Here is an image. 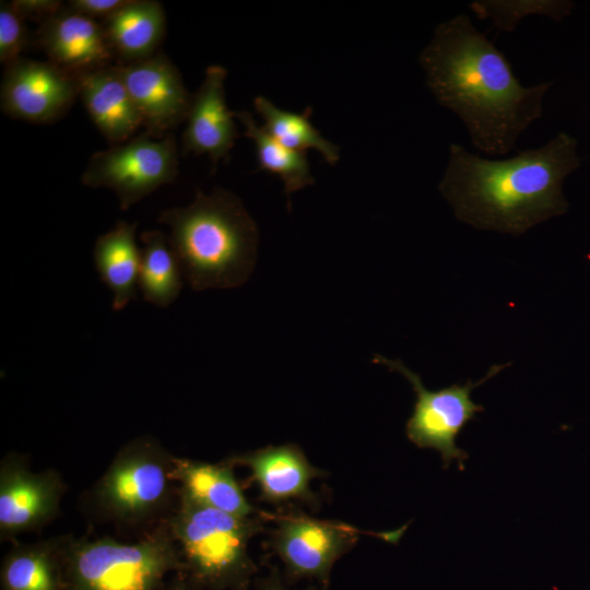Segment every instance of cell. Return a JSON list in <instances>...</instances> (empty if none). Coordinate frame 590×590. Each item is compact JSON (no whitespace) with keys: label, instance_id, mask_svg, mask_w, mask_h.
Segmentation results:
<instances>
[{"label":"cell","instance_id":"6da1fadb","mask_svg":"<svg viewBox=\"0 0 590 590\" xmlns=\"http://www.w3.org/2000/svg\"><path fill=\"white\" fill-rule=\"evenodd\" d=\"M418 62L435 101L459 117L476 150L492 156L512 151L542 117L552 86H523L506 56L467 14L439 23Z\"/></svg>","mask_w":590,"mask_h":590},{"label":"cell","instance_id":"7a4b0ae2","mask_svg":"<svg viewBox=\"0 0 590 590\" xmlns=\"http://www.w3.org/2000/svg\"><path fill=\"white\" fill-rule=\"evenodd\" d=\"M577 148L576 138L564 131L505 160L485 158L451 143L438 189L459 221L519 236L567 212L563 185L581 164Z\"/></svg>","mask_w":590,"mask_h":590},{"label":"cell","instance_id":"3957f363","mask_svg":"<svg viewBox=\"0 0 590 590\" xmlns=\"http://www.w3.org/2000/svg\"><path fill=\"white\" fill-rule=\"evenodd\" d=\"M157 221L168 226V241L194 291L240 286L250 276L258 228L233 192L214 188L204 193L197 188L189 205L166 209Z\"/></svg>","mask_w":590,"mask_h":590},{"label":"cell","instance_id":"277c9868","mask_svg":"<svg viewBox=\"0 0 590 590\" xmlns=\"http://www.w3.org/2000/svg\"><path fill=\"white\" fill-rule=\"evenodd\" d=\"M68 590H161L182 569L167 520L137 543L111 538L60 540Z\"/></svg>","mask_w":590,"mask_h":590},{"label":"cell","instance_id":"5b68a950","mask_svg":"<svg viewBox=\"0 0 590 590\" xmlns=\"http://www.w3.org/2000/svg\"><path fill=\"white\" fill-rule=\"evenodd\" d=\"M181 571L210 590L241 588L255 567L248 542L258 530L250 517H237L179 495L167 519Z\"/></svg>","mask_w":590,"mask_h":590},{"label":"cell","instance_id":"8992f818","mask_svg":"<svg viewBox=\"0 0 590 590\" xmlns=\"http://www.w3.org/2000/svg\"><path fill=\"white\" fill-rule=\"evenodd\" d=\"M173 459L154 439L126 445L94 487L101 511L123 523H139L162 511L170 497Z\"/></svg>","mask_w":590,"mask_h":590},{"label":"cell","instance_id":"52a82bcc","mask_svg":"<svg viewBox=\"0 0 590 590\" xmlns=\"http://www.w3.org/2000/svg\"><path fill=\"white\" fill-rule=\"evenodd\" d=\"M373 362L401 374L412 385L416 399L405 425L408 439L418 448L437 450L441 455L445 469L452 461H457L459 469L464 470V461L469 456L457 446L456 439L464 426L484 411L483 405L473 402L472 390L496 376L508 364L493 365L476 382L468 380L464 385L452 384L438 390H429L423 385L420 375L402 361L377 354Z\"/></svg>","mask_w":590,"mask_h":590},{"label":"cell","instance_id":"ba28073f","mask_svg":"<svg viewBox=\"0 0 590 590\" xmlns=\"http://www.w3.org/2000/svg\"><path fill=\"white\" fill-rule=\"evenodd\" d=\"M178 173V150L173 134L146 131L91 156L81 181L90 188L113 190L122 210L170 184Z\"/></svg>","mask_w":590,"mask_h":590},{"label":"cell","instance_id":"9c48e42d","mask_svg":"<svg viewBox=\"0 0 590 590\" xmlns=\"http://www.w3.org/2000/svg\"><path fill=\"white\" fill-rule=\"evenodd\" d=\"M79 94L78 75L48 60L20 58L5 66L0 105L14 119L50 123L67 114Z\"/></svg>","mask_w":590,"mask_h":590},{"label":"cell","instance_id":"30bf717a","mask_svg":"<svg viewBox=\"0 0 590 590\" xmlns=\"http://www.w3.org/2000/svg\"><path fill=\"white\" fill-rule=\"evenodd\" d=\"M117 69L135 104L146 132L162 137L186 120L192 95L172 60L161 50Z\"/></svg>","mask_w":590,"mask_h":590},{"label":"cell","instance_id":"8fae6325","mask_svg":"<svg viewBox=\"0 0 590 590\" xmlns=\"http://www.w3.org/2000/svg\"><path fill=\"white\" fill-rule=\"evenodd\" d=\"M63 491L56 471L33 472L19 459L3 460L0 468L1 540L50 521L58 512Z\"/></svg>","mask_w":590,"mask_h":590},{"label":"cell","instance_id":"7c38bea8","mask_svg":"<svg viewBox=\"0 0 590 590\" xmlns=\"http://www.w3.org/2000/svg\"><path fill=\"white\" fill-rule=\"evenodd\" d=\"M356 539V531L344 523L290 516L280 521L273 545L294 575L322 579Z\"/></svg>","mask_w":590,"mask_h":590},{"label":"cell","instance_id":"4fadbf2b","mask_svg":"<svg viewBox=\"0 0 590 590\" xmlns=\"http://www.w3.org/2000/svg\"><path fill=\"white\" fill-rule=\"evenodd\" d=\"M227 72L219 64L208 67L204 79L192 95L182 133V153L206 154L213 164L228 157L238 131L235 111L225 99Z\"/></svg>","mask_w":590,"mask_h":590},{"label":"cell","instance_id":"5bb4252c","mask_svg":"<svg viewBox=\"0 0 590 590\" xmlns=\"http://www.w3.org/2000/svg\"><path fill=\"white\" fill-rule=\"evenodd\" d=\"M37 42L48 61L74 75L108 67L114 57L102 24L69 8L40 23Z\"/></svg>","mask_w":590,"mask_h":590},{"label":"cell","instance_id":"9a60e30c","mask_svg":"<svg viewBox=\"0 0 590 590\" xmlns=\"http://www.w3.org/2000/svg\"><path fill=\"white\" fill-rule=\"evenodd\" d=\"M78 78L79 96L92 121L108 141L123 143L143 126L117 66L104 67Z\"/></svg>","mask_w":590,"mask_h":590},{"label":"cell","instance_id":"2e32d148","mask_svg":"<svg viewBox=\"0 0 590 590\" xmlns=\"http://www.w3.org/2000/svg\"><path fill=\"white\" fill-rule=\"evenodd\" d=\"M233 461L250 469L262 497L273 503L312 499L310 482L321 474L295 445L266 447Z\"/></svg>","mask_w":590,"mask_h":590},{"label":"cell","instance_id":"e0dca14e","mask_svg":"<svg viewBox=\"0 0 590 590\" xmlns=\"http://www.w3.org/2000/svg\"><path fill=\"white\" fill-rule=\"evenodd\" d=\"M107 43L123 62L154 56L166 32L163 5L155 0H129L102 23Z\"/></svg>","mask_w":590,"mask_h":590},{"label":"cell","instance_id":"ac0fdd59","mask_svg":"<svg viewBox=\"0 0 590 590\" xmlns=\"http://www.w3.org/2000/svg\"><path fill=\"white\" fill-rule=\"evenodd\" d=\"M138 224L119 221L98 236L93 248L101 281L113 293V309L119 311L137 298L141 249L135 241Z\"/></svg>","mask_w":590,"mask_h":590},{"label":"cell","instance_id":"d6986e66","mask_svg":"<svg viewBox=\"0 0 590 590\" xmlns=\"http://www.w3.org/2000/svg\"><path fill=\"white\" fill-rule=\"evenodd\" d=\"M170 479L180 484L179 495L237 517L255 511L231 468L190 459H173Z\"/></svg>","mask_w":590,"mask_h":590},{"label":"cell","instance_id":"ffe728a7","mask_svg":"<svg viewBox=\"0 0 590 590\" xmlns=\"http://www.w3.org/2000/svg\"><path fill=\"white\" fill-rule=\"evenodd\" d=\"M2 590H68L60 539L14 546L1 565Z\"/></svg>","mask_w":590,"mask_h":590},{"label":"cell","instance_id":"44dd1931","mask_svg":"<svg viewBox=\"0 0 590 590\" xmlns=\"http://www.w3.org/2000/svg\"><path fill=\"white\" fill-rule=\"evenodd\" d=\"M140 239L139 288L143 298L155 306L168 307L182 288L184 273L168 241L158 229L145 231Z\"/></svg>","mask_w":590,"mask_h":590},{"label":"cell","instance_id":"7402d4cb","mask_svg":"<svg viewBox=\"0 0 590 590\" xmlns=\"http://www.w3.org/2000/svg\"><path fill=\"white\" fill-rule=\"evenodd\" d=\"M245 128V135L255 143L256 157L261 170L278 175L290 199L292 192L314 184L306 153L292 150L273 139L259 127L248 111H235Z\"/></svg>","mask_w":590,"mask_h":590},{"label":"cell","instance_id":"603a6c76","mask_svg":"<svg viewBox=\"0 0 590 590\" xmlns=\"http://www.w3.org/2000/svg\"><path fill=\"white\" fill-rule=\"evenodd\" d=\"M253 105L263 119L262 128L281 144L304 153L306 150H316L331 165L340 160L339 146L324 139L310 122V107L300 114L291 113L276 107L262 96H257Z\"/></svg>","mask_w":590,"mask_h":590},{"label":"cell","instance_id":"cb8c5ba5","mask_svg":"<svg viewBox=\"0 0 590 590\" xmlns=\"http://www.w3.org/2000/svg\"><path fill=\"white\" fill-rule=\"evenodd\" d=\"M469 8L480 20H491L499 32L516 31L529 15H543L562 21L570 15L575 2L569 0H474Z\"/></svg>","mask_w":590,"mask_h":590},{"label":"cell","instance_id":"d4e9b609","mask_svg":"<svg viewBox=\"0 0 590 590\" xmlns=\"http://www.w3.org/2000/svg\"><path fill=\"white\" fill-rule=\"evenodd\" d=\"M24 19L12 2L1 1L0 5V61L8 66L22 58L28 37Z\"/></svg>","mask_w":590,"mask_h":590},{"label":"cell","instance_id":"484cf974","mask_svg":"<svg viewBox=\"0 0 590 590\" xmlns=\"http://www.w3.org/2000/svg\"><path fill=\"white\" fill-rule=\"evenodd\" d=\"M14 9L24 20L45 22L62 10V2L56 0H14Z\"/></svg>","mask_w":590,"mask_h":590},{"label":"cell","instance_id":"4316f807","mask_svg":"<svg viewBox=\"0 0 590 590\" xmlns=\"http://www.w3.org/2000/svg\"><path fill=\"white\" fill-rule=\"evenodd\" d=\"M129 0H71L68 8L91 19L109 17Z\"/></svg>","mask_w":590,"mask_h":590},{"label":"cell","instance_id":"83f0119b","mask_svg":"<svg viewBox=\"0 0 590 590\" xmlns=\"http://www.w3.org/2000/svg\"><path fill=\"white\" fill-rule=\"evenodd\" d=\"M168 590H196V589L184 581H176L175 583H173V586L168 588Z\"/></svg>","mask_w":590,"mask_h":590},{"label":"cell","instance_id":"f1b7e54d","mask_svg":"<svg viewBox=\"0 0 590 590\" xmlns=\"http://www.w3.org/2000/svg\"><path fill=\"white\" fill-rule=\"evenodd\" d=\"M262 590H284V589H282V588L279 587V586H269V587H267V588H264V589H262Z\"/></svg>","mask_w":590,"mask_h":590}]
</instances>
